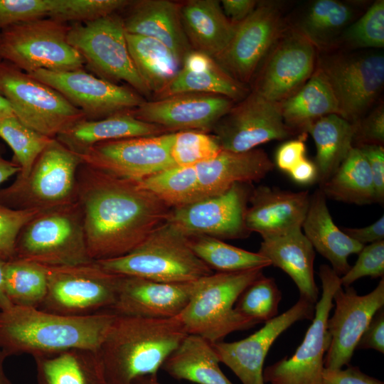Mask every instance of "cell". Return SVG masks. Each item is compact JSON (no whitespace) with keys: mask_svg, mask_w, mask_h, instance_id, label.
<instances>
[{"mask_svg":"<svg viewBox=\"0 0 384 384\" xmlns=\"http://www.w3.org/2000/svg\"><path fill=\"white\" fill-rule=\"evenodd\" d=\"M77 180L87 252L94 261L132 252L166 221L171 209L137 182L82 164Z\"/></svg>","mask_w":384,"mask_h":384,"instance_id":"obj_1","label":"cell"},{"mask_svg":"<svg viewBox=\"0 0 384 384\" xmlns=\"http://www.w3.org/2000/svg\"><path fill=\"white\" fill-rule=\"evenodd\" d=\"M116 314L70 316L13 305L0 311V350L33 358L71 349L98 351Z\"/></svg>","mask_w":384,"mask_h":384,"instance_id":"obj_2","label":"cell"},{"mask_svg":"<svg viewBox=\"0 0 384 384\" xmlns=\"http://www.w3.org/2000/svg\"><path fill=\"white\" fill-rule=\"evenodd\" d=\"M188 334L179 316L151 319L116 315L98 350L110 384L158 376L168 356Z\"/></svg>","mask_w":384,"mask_h":384,"instance_id":"obj_3","label":"cell"},{"mask_svg":"<svg viewBox=\"0 0 384 384\" xmlns=\"http://www.w3.org/2000/svg\"><path fill=\"white\" fill-rule=\"evenodd\" d=\"M96 262L115 274L161 282H193L213 273L193 252L187 236L166 221L128 254Z\"/></svg>","mask_w":384,"mask_h":384,"instance_id":"obj_4","label":"cell"},{"mask_svg":"<svg viewBox=\"0 0 384 384\" xmlns=\"http://www.w3.org/2000/svg\"><path fill=\"white\" fill-rule=\"evenodd\" d=\"M263 268L213 272L196 282L194 292L178 315L188 334L200 336L210 343L223 341L230 333L257 324L235 309L241 293L263 275Z\"/></svg>","mask_w":384,"mask_h":384,"instance_id":"obj_5","label":"cell"},{"mask_svg":"<svg viewBox=\"0 0 384 384\" xmlns=\"http://www.w3.org/2000/svg\"><path fill=\"white\" fill-rule=\"evenodd\" d=\"M14 258L48 267L94 261L89 256L81 207L73 203L41 210L20 231Z\"/></svg>","mask_w":384,"mask_h":384,"instance_id":"obj_6","label":"cell"},{"mask_svg":"<svg viewBox=\"0 0 384 384\" xmlns=\"http://www.w3.org/2000/svg\"><path fill=\"white\" fill-rule=\"evenodd\" d=\"M79 156L56 138L25 177L0 188V204L17 210H45L78 201Z\"/></svg>","mask_w":384,"mask_h":384,"instance_id":"obj_7","label":"cell"},{"mask_svg":"<svg viewBox=\"0 0 384 384\" xmlns=\"http://www.w3.org/2000/svg\"><path fill=\"white\" fill-rule=\"evenodd\" d=\"M69 28L50 18L9 26L0 32V59L28 74L83 68L82 57L68 41Z\"/></svg>","mask_w":384,"mask_h":384,"instance_id":"obj_8","label":"cell"},{"mask_svg":"<svg viewBox=\"0 0 384 384\" xmlns=\"http://www.w3.org/2000/svg\"><path fill=\"white\" fill-rule=\"evenodd\" d=\"M0 95L19 121L50 138L86 119L57 90L4 60H0Z\"/></svg>","mask_w":384,"mask_h":384,"instance_id":"obj_9","label":"cell"},{"mask_svg":"<svg viewBox=\"0 0 384 384\" xmlns=\"http://www.w3.org/2000/svg\"><path fill=\"white\" fill-rule=\"evenodd\" d=\"M47 293L40 309L70 316H85L110 311L122 276L102 268L96 261L46 266Z\"/></svg>","mask_w":384,"mask_h":384,"instance_id":"obj_10","label":"cell"},{"mask_svg":"<svg viewBox=\"0 0 384 384\" xmlns=\"http://www.w3.org/2000/svg\"><path fill=\"white\" fill-rule=\"evenodd\" d=\"M122 17L116 13L70 26L67 39L100 78L123 81L142 97L151 95L130 55Z\"/></svg>","mask_w":384,"mask_h":384,"instance_id":"obj_11","label":"cell"},{"mask_svg":"<svg viewBox=\"0 0 384 384\" xmlns=\"http://www.w3.org/2000/svg\"><path fill=\"white\" fill-rule=\"evenodd\" d=\"M319 276L322 292L303 341L290 358L285 356L263 370L265 383L321 384L324 357L331 343L327 321L334 306V294L341 283L327 265L320 266Z\"/></svg>","mask_w":384,"mask_h":384,"instance_id":"obj_12","label":"cell"},{"mask_svg":"<svg viewBox=\"0 0 384 384\" xmlns=\"http://www.w3.org/2000/svg\"><path fill=\"white\" fill-rule=\"evenodd\" d=\"M337 100L340 115L355 123L375 103L384 85L382 53L338 54L316 62Z\"/></svg>","mask_w":384,"mask_h":384,"instance_id":"obj_13","label":"cell"},{"mask_svg":"<svg viewBox=\"0 0 384 384\" xmlns=\"http://www.w3.org/2000/svg\"><path fill=\"white\" fill-rule=\"evenodd\" d=\"M174 135L168 132L107 141L77 154L82 164L137 182L175 165L171 155Z\"/></svg>","mask_w":384,"mask_h":384,"instance_id":"obj_14","label":"cell"},{"mask_svg":"<svg viewBox=\"0 0 384 384\" xmlns=\"http://www.w3.org/2000/svg\"><path fill=\"white\" fill-rule=\"evenodd\" d=\"M316 62L314 45L295 26L287 25L261 64L251 90L281 102L307 82Z\"/></svg>","mask_w":384,"mask_h":384,"instance_id":"obj_15","label":"cell"},{"mask_svg":"<svg viewBox=\"0 0 384 384\" xmlns=\"http://www.w3.org/2000/svg\"><path fill=\"white\" fill-rule=\"evenodd\" d=\"M250 183H235L218 195L171 208L166 221L186 236L207 235L222 239L247 237L245 223Z\"/></svg>","mask_w":384,"mask_h":384,"instance_id":"obj_16","label":"cell"},{"mask_svg":"<svg viewBox=\"0 0 384 384\" xmlns=\"http://www.w3.org/2000/svg\"><path fill=\"white\" fill-rule=\"evenodd\" d=\"M212 130L223 150L235 152L252 150L295 134L284 122L280 103L252 90L234 104Z\"/></svg>","mask_w":384,"mask_h":384,"instance_id":"obj_17","label":"cell"},{"mask_svg":"<svg viewBox=\"0 0 384 384\" xmlns=\"http://www.w3.org/2000/svg\"><path fill=\"white\" fill-rule=\"evenodd\" d=\"M29 75L60 92L88 120L129 112L146 100L133 89L95 77L82 68L65 72L39 70Z\"/></svg>","mask_w":384,"mask_h":384,"instance_id":"obj_18","label":"cell"},{"mask_svg":"<svg viewBox=\"0 0 384 384\" xmlns=\"http://www.w3.org/2000/svg\"><path fill=\"white\" fill-rule=\"evenodd\" d=\"M286 26L278 4L258 3L240 22L227 48L214 60L233 78L247 85Z\"/></svg>","mask_w":384,"mask_h":384,"instance_id":"obj_19","label":"cell"},{"mask_svg":"<svg viewBox=\"0 0 384 384\" xmlns=\"http://www.w3.org/2000/svg\"><path fill=\"white\" fill-rule=\"evenodd\" d=\"M314 312L315 304L300 297L291 308L245 338L211 344L220 363L228 366L242 384H265L263 365L273 343L295 322L312 320Z\"/></svg>","mask_w":384,"mask_h":384,"instance_id":"obj_20","label":"cell"},{"mask_svg":"<svg viewBox=\"0 0 384 384\" xmlns=\"http://www.w3.org/2000/svg\"><path fill=\"white\" fill-rule=\"evenodd\" d=\"M333 301L335 310L327 321L331 336L329 348L325 355V368L340 369L348 365L359 340L374 315L384 306V278L366 295H358L351 287H339Z\"/></svg>","mask_w":384,"mask_h":384,"instance_id":"obj_21","label":"cell"},{"mask_svg":"<svg viewBox=\"0 0 384 384\" xmlns=\"http://www.w3.org/2000/svg\"><path fill=\"white\" fill-rule=\"evenodd\" d=\"M234 104L221 95L181 92L145 100L128 112L139 120L159 125L169 132L183 130L209 132Z\"/></svg>","mask_w":384,"mask_h":384,"instance_id":"obj_22","label":"cell"},{"mask_svg":"<svg viewBox=\"0 0 384 384\" xmlns=\"http://www.w3.org/2000/svg\"><path fill=\"white\" fill-rule=\"evenodd\" d=\"M196 282H161L122 276L116 301L110 311L119 316L143 318L177 316L188 304Z\"/></svg>","mask_w":384,"mask_h":384,"instance_id":"obj_23","label":"cell"},{"mask_svg":"<svg viewBox=\"0 0 384 384\" xmlns=\"http://www.w3.org/2000/svg\"><path fill=\"white\" fill-rule=\"evenodd\" d=\"M311 196L308 191L292 192L260 186L253 189L249 198L245 223L247 230L260 233L262 238L302 228Z\"/></svg>","mask_w":384,"mask_h":384,"instance_id":"obj_24","label":"cell"},{"mask_svg":"<svg viewBox=\"0 0 384 384\" xmlns=\"http://www.w3.org/2000/svg\"><path fill=\"white\" fill-rule=\"evenodd\" d=\"M122 18L125 31L154 38L169 48L181 63L191 50L183 31L181 2L169 0L132 1Z\"/></svg>","mask_w":384,"mask_h":384,"instance_id":"obj_25","label":"cell"},{"mask_svg":"<svg viewBox=\"0 0 384 384\" xmlns=\"http://www.w3.org/2000/svg\"><path fill=\"white\" fill-rule=\"evenodd\" d=\"M204 198L220 194L235 183L257 181L274 165L261 149L235 152L222 150L215 157L195 166Z\"/></svg>","mask_w":384,"mask_h":384,"instance_id":"obj_26","label":"cell"},{"mask_svg":"<svg viewBox=\"0 0 384 384\" xmlns=\"http://www.w3.org/2000/svg\"><path fill=\"white\" fill-rule=\"evenodd\" d=\"M257 252L286 272L297 285L300 297L315 304L319 291L314 279L315 250L302 228L262 238Z\"/></svg>","mask_w":384,"mask_h":384,"instance_id":"obj_27","label":"cell"},{"mask_svg":"<svg viewBox=\"0 0 384 384\" xmlns=\"http://www.w3.org/2000/svg\"><path fill=\"white\" fill-rule=\"evenodd\" d=\"M180 16L192 50L213 59L227 48L240 23L225 16L217 0L181 2Z\"/></svg>","mask_w":384,"mask_h":384,"instance_id":"obj_28","label":"cell"},{"mask_svg":"<svg viewBox=\"0 0 384 384\" xmlns=\"http://www.w3.org/2000/svg\"><path fill=\"white\" fill-rule=\"evenodd\" d=\"M302 228L314 249L331 263V269L339 277L351 267L348 257L358 253L364 246L336 225L329 211L326 198L320 188L311 196Z\"/></svg>","mask_w":384,"mask_h":384,"instance_id":"obj_29","label":"cell"},{"mask_svg":"<svg viewBox=\"0 0 384 384\" xmlns=\"http://www.w3.org/2000/svg\"><path fill=\"white\" fill-rule=\"evenodd\" d=\"M168 132L159 125L139 120L126 112L97 120H82L60 134L56 139L73 151L80 154L103 142Z\"/></svg>","mask_w":384,"mask_h":384,"instance_id":"obj_30","label":"cell"},{"mask_svg":"<svg viewBox=\"0 0 384 384\" xmlns=\"http://www.w3.org/2000/svg\"><path fill=\"white\" fill-rule=\"evenodd\" d=\"M33 358L37 384H110L98 351L76 348Z\"/></svg>","mask_w":384,"mask_h":384,"instance_id":"obj_31","label":"cell"},{"mask_svg":"<svg viewBox=\"0 0 384 384\" xmlns=\"http://www.w3.org/2000/svg\"><path fill=\"white\" fill-rule=\"evenodd\" d=\"M279 103L284 122L294 134L308 132L322 117L340 115L331 87L318 67L300 89Z\"/></svg>","mask_w":384,"mask_h":384,"instance_id":"obj_32","label":"cell"},{"mask_svg":"<svg viewBox=\"0 0 384 384\" xmlns=\"http://www.w3.org/2000/svg\"><path fill=\"white\" fill-rule=\"evenodd\" d=\"M211 343L188 334L168 356L161 368L176 380L196 384H233L223 373Z\"/></svg>","mask_w":384,"mask_h":384,"instance_id":"obj_33","label":"cell"},{"mask_svg":"<svg viewBox=\"0 0 384 384\" xmlns=\"http://www.w3.org/2000/svg\"><path fill=\"white\" fill-rule=\"evenodd\" d=\"M355 131L354 123L336 114L322 117L309 127L316 149L314 164L320 185L336 171L353 147Z\"/></svg>","mask_w":384,"mask_h":384,"instance_id":"obj_34","label":"cell"},{"mask_svg":"<svg viewBox=\"0 0 384 384\" xmlns=\"http://www.w3.org/2000/svg\"><path fill=\"white\" fill-rule=\"evenodd\" d=\"M125 36L134 64L155 97L176 77L181 63L169 48L154 38L127 32Z\"/></svg>","mask_w":384,"mask_h":384,"instance_id":"obj_35","label":"cell"},{"mask_svg":"<svg viewBox=\"0 0 384 384\" xmlns=\"http://www.w3.org/2000/svg\"><path fill=\"white\" fill-rule=\"evenodd\" d=\"M326 198L357 205L375 203L369 165L358 148L353 146L336 171L320 186Z\"/></svg>","mask_w":384,"mask_h":384,"instance_id":"obj_36","label":"cell"},{"mask_svg":"<svg viewBox=\"0 0 384 384\" xmlns=\"http://www.w3.org/2000/svg\"><path fill=\"white\" fill-rule=\"evenodd\" d=\"M250 91L247 85L235 80L213 60L208 66L201 70H188L181 68L167 87L152 100L181 92H203L224 96L238 102Z\"/></svg>","mask_w":384,"mask_h":384,"instance_id":"obj_37","label":"cell"},{"mask_svg":"<svg viewBox=\"0 0 384 384\" xmlns=\"http://www.w3.org/2000/svg\"><path fill=\"white\" fill-rule=\"evenodd\" d=\"M137 185L169 208L181 207L203 198L195 166L174 165L139 181Z\"/></svg>","mask_w":384,"mask_h":384,"instance_id":"obj_38","label":"cell"},{"mask_svg":"<svg viewBox=\"0 0 384 384\" xmlns=\"http://www.w3.org/2000/svg\"><path fill=\"white\" fill-rule=\"evenodd\" d=\"M354 9L348 4L336 0H317L308 8L295 26L316 48L328 46L350 24Z\"/></svg>","mask_w":384,"mask_h":384,"instance_id":"obj_39","label":"cell"},{"mask_svg":"<svg viewBox=\"0 0 384 384\" xmlns=\"http://www.w3.org/2000/svg\"><path fill=\"white\" fill-rule=\"evenodd\" d=\"M187 238L193 252L212 270L236 272L271 265L270 260L260 253L235 247L218 238L207 235Z\"/></svg>","mask_w":384,"mask_h":384,"instance_id":"obj_40","label":"cell"},{"mask_svg":"<svg viewBox=\"0 0 384 384\" xmlns=\"http://www.w3.org/2000/svg\"><path fill=\"white\" fill-rule=\"evenodd\" d=\"M5 286L12 305L39 309L47 293L46 266L17 258L8 260Z\"/></svg>","mask_w":384,"mask_h":384,"instance_id":"obj_41","label":"cell"},{"mask_svg":"<svg viewBox=\"0 0 384 384\" xmlns=\"http://www.w3.org/2000/svg\"><path fill=\"white\" fill-rule=\"evenodd\" d=\"M0 138L14 153L13 161L20 167L18 177H25L37 158L53 139L27 127L16 116L0 121Z\"/></svg>","mask_w":384,"mask_h":384,"instance_id":"obj_42","label":"cell"},{"mask_svg":"<svg viewBox=\"0 0 384 384\" xmlns=\"http://www.w3.org/2000/svg\"><path fill=\"white\" fill-rule=\"evenodd\" d=\"M282 292L272 277L261 276L239 296L235 310L257 324L267 322L278 315Z\"/></svg>","mask_w":384,"mask_h":384,"instance_id":"obj_43","label":"cell"},{"mask_svg":"<svg viewBox=\"0 0 384 384\" xmlns=\"http://www.w3.org/2000/svg\"><path fill=\"white\" fill-rule=\"evenodd\" d=\"M222 148L213 134L200 130L175 132L171 155L177 166H196L215 157Z\"/></svg>","mask_w":384,"mask_h":384,"instance_id":"obj_44","label":"cell"},{"mask_svg":"<svg viewBox=\"0 0 384 384\" xmlns=\"http://www.w3.org/2000/svg\"><path fill=\"white\" fill-rule=\"evenodd\" d=\"M129 0H52L48 18L62 23H84L93 21L126 9Z\"/></svg>","mask_w":384,"mask_h":384,"instance_id":"obj_45","label":"cell"},{"mask_svg":"<svg viewBox=\"0 0 384 384\" xmlns=\"http://www.w3.org/2000/svg\"><path fill=\"white\" fill-rule=\"evenodd\" d=\"M341 38L353 48H383L384 1H375L342 32Z\"/></svg>","mask_w":384,"mask_h":384,"instance_id":"obj_46","label":"cell"},{"mask_svg":"<svg viewBox=\"0 0 384 384\" xmlns=\"http://www.w3.org/2000/svg\"><path fill=\"white\" fill-rule=\"evenodd\" d=\"M52 0H0V32L33 20L48 18Z\"/></svg>","mask_w":384,"mask_h":384,"instance_id":"obj_47","label":"cell"},{"mask_svg":"<svg viewBox=\"0 0 384 384\" xmlns=\"http://www.w3.org/2000/svg\"><path fill=\"white\" fill-rule=\"evenodd\" d=\"M41 210H17L0 204V258L15 257L18 235L23 226Z\"/></svg>","mask_w":384,"mask_h":384,"instance_id":"obj_48","label":"cell"},{"mask_svg":"<svg viewBox=\"0 0 384 384\" xmlns=\"http://www.w3.org/2000/svg\"><path fill=\"white\" fill-rule=\"evenodd\" d=\"M358 254L355 265L340 277L341 286L350 287L357 279L366 276L383 277L384 240L364 245Z\"/></svg>","mask_w":384,"mask_h":384,"instance_id":"obj_49","label":"cell"},{"mask_svg":"<svg viewBox=\"0 0 384 384\" xmlns=\"http://www.w3.org/2000/svg\"><path fill=\"white\" fill-rule=\"evenodd\" d=\"M354 139L356 146L361 144H384V106L380 104L366 117L354 123Z\"/></svg>","mask_w":384,"mask_h":384,"instance_id":"obj_50","label":"cell"},{"mask_svg":"<svg viewBox=\"0 0 384 384\" xmlns=\"http://www.w3.org/2000/svg\"><path fill=\"white\" fill-rule=\"evenodd\" d=\"M365 156L370 167L374 186L375 203L384 200V148L377 144L356 146Z\"/></svg>","mask_w":384,"mask_h":384,"instance_id":"obj_51","label":"cell"},{"mask_svg":"<svg viewBox=\"0 0 384 384\" xmlns=\"http://www.w3.org/2000/svg\"><path fill=\"white\" fill-rule=\"evenodd\" d=\"M321 384H383V382L363 373L358 367L346 369H324Z\"/></svg>","mask_w":384,"mask_h":384,"instance_id":"obj_52","label":"cell"},{"mask_svg":"<svg viewBox=\"0 0 384 384\" xmlns=\"http://www.w3.org/2000/svg\"><path fill=\"white\" fill-rule=\"evenodd\" d=\"M356 349H374L384 353V310L380 309L374 315L362 334Z\"/></svg>","mask_w":384,"mask_h":384,"instance_id":"obj_53","label":"cell"},{"mask_svg":"<svg viewBox=\"0 0 384 384\" xmlns=\"http://www.w3.org/2000/svg\"><path fill=\"white\" fill-rule=\"evenodd\" d=\"M306 146L303 139H294L284 142L276 153V164L285 172H289L301 161L305 159Z\"/></svg>","mask_w":384,"mask_h":384,"instance_id":"obj_54","label":"cell"},{"mask_svg":"<svg viewBox=\"0 0 384 384\" xmlns=\"http://www.w3.org/2000/svg\"><path fill=\"white\" fill-rule=\"evenodd\" d=\"M343 231L350 238L365 245L384 239V216L382 215L376 222L364 228H344Z\"/></svg>","mask_w":384,"mask_h":384,"instance_id":"obj_55","label":"cell"},{"mask_svg":"<svg viewBox=\"0 0 384 384\" xmlns=\"http://www.w3.org/2000/svg\"><path fill=\"white\" fill-rule=\"evenodd\" d=\"M225 16L233 22H241L256 8L255 0H223L220 1Z\"/></svg>","mask_w":384,"mask_h":384,"instance_id":"obj_56","label":"cell"},{"mask_svg":"<svg viewBox=\"0 0 384 384\" xmlns=\"http://www.w3.org/2000/svg\"><path fill=\"white\" fill-rule=\"evenodd\" d=\"M288 174L297 183L309 184L317 180V169L315 164L306 158L297 164Z\"/></svg>","mask_w":384,"mask_h":384,"instance_id":"obj_57","label":"cell"},{"mask_svg":"<svg viewBox=\"0 0 384 384\" xmlns=\"http://www.w3.org/2000/svg\"><path fill=\"white\" fill-rule=\"evenodd\" d=\"M20 172V167L13 161H9L0 155V185L14 175Z\"/></svg>","mask_w":384,"mask_h":384,"instance_id":"obj_58","label":"cell"},{"mask_svg":"<svg viewBox=\"0 0 384 384\" xmlns=\"http://www.w3.org/2000/svg\"><path fill=\"white\" fill-rule=\"evenodd\" d=\"M6 261L0 258V311L9 309L13 305L10 302L6 291L5 269Z\"/></svg>","mask_w":384,"mask_h":384,"instance_id":"obj_59","label":"cell"},{"mask_svg":"<svg viewBox=\"0 0 384 384\" xmlns=\"http://www.w3.org/2000/svg\"><path fill=\"white\" fill-rule=\"evenodd\" d=\"M13 116H15V114L10 104L0 95V121Z\"/></svg>","mask_w":384,"mask_h":384,"instance_id":"obj_60","label":"cell"},{"mask_svg":"<svg viewBox=\"0 0 384 384\" xmlns=\"http://www.w3.org/2000/svg\"><path fill=\"white\" fill-rule=\"evenodd\" d=\"M8 357L5 352L0 350V384H12L4 369V363Z\"/></svg>","mask_w":384,"mask_h":384,"instance_id":"obj_61","label":"cell"},{"mask_svg":"<svg viewBox=\"0 0 384 384\" xmlns=\"http://www.w3.org/2000/svg\"><path fill=\"white\" fill-rule=\"evenodd\" d=\"M132 384H163L159 382L158 376L146 375L136 378Z\"/></svg>","mask_w":384,"mask_h":384,"instance_id":"obj_62","label":"cell"},{"mask_svg":"<svg viewBox=\"0 0 384 384\" xmlns=\"http://www.w3.org/2000/svg\"><path fill=\"white\" fill-rule=\"evenodd\" d=\"M0 60H1L0 59Z\"/></svg>","mask_w":384,"mask_h":384,"instance_id":"obj_63","label":"cell"}]
</instances>
